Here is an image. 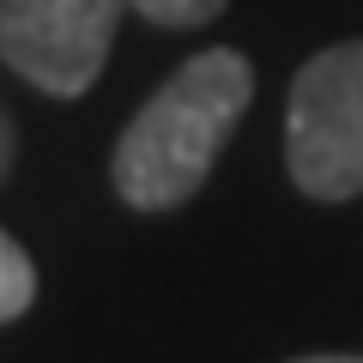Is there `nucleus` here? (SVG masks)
Segmentation results:
<instances>
[{"label": "nucleus", "mask_w": 363, "mask_h": 363, "mask_svg": "<svg viewBox=\"0 0 363 363\" xmlns=\"http://www.w3.org/2000/svg\"><path fill=\"white\" fill-rule=\"evenodd\" d=\"M255 97V67L236 49H206L157 85V97L128 121L116 145V194L133 212H169L200 194L230 128Z\"/></svg>", "instance_id": "1"}, {"label": "nucleus", "mask_w": 363, "mask_h": 363, "mask_svg": "<svg viewBox=\"0 0 363 363\" xmlns=\"http://www.w3.org/2000/svg\"><path fill=\"white\" fill-rule=\"evenodd\" d=\"M285 164L309 200L363 194V37L321 49L291 79Z\"/></svg>", "instance_id": "2"}, {"label": "nucleus", "mask_w": 363, "mask_h": 363, "mask_svg": "<svg viewBox=\"0 0 363 363\" xmlns=\"http://www.w3.org/2000/svg\"><path fill=\"white\" fill-rule=\"evenodd\" d=\"M128 0H0V61L49 97H79L104 73Z\"/></svg>", "instance_id": "3"}, {"label": "nucleus", "mask_w": 363, "mask_h": 363, "mask_svg": "<svg viewBox=\"0 0 363 363\" xmlns=\"http://www.w3.org/2000/svg\"><path fill=\"white\" fill-rule=\"evenodd\" d=\"M30 297H37V267H30V255L13 242V236L0 230V321L25 315Z\"/></svg>", "instance_id": "4"}, {"label": "nucleus", "mask_w": 363, "mask_h": 363, "mask_svg": "<svg viewBox=\"0 0 363 363\" xmlns=\"http://www.w3.org/2000/svg\"><path fill=\"white\" fill-rule=\"evenodd\" d=\"M140 6V18L152 25H169V30H194V25H212L224 13V0H128Z\"/></svg>", "instance_id": "5"}, {"label": "nucleus", "mask_w": 363, "mask_h": 363, "mask_svg": "<svg viewBox=\"0 0 363 363\" xmlns=\"http://www.w3.org/2000/svg\"><path fill=\"white\" fill-rule=\"evenodd\" d=\"M13 169V121H6V109H0V176Z\"/></svg>", "instance_id": "6"}, {"label": "nucleus", "mask_w": 363, "mask_h": 363, "mask_svg": "<svg viewBox=\"0 0 363 363\" xmlns=\"http://www.w3.org/2000/svg\"><path fill=\"white\" fill-rule=\"evenodd\" d=\"M297 363H363L357 351H321V357H297Z\"/></svg>", "instance_id": "7"}]
</instances>
